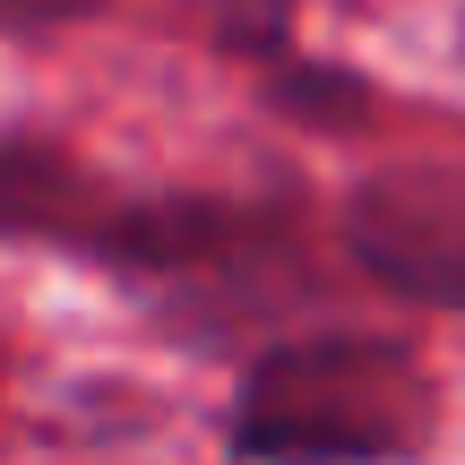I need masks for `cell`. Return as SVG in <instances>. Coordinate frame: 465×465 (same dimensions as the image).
<instances>
[{
  "instance_id": "cell-1",
  "label": "cell",
  "mask_w": 465,
  "mask_h": 465,
  "mask_svg": "<svg viewBox=\"0 0 465 465\" xmlns=\"http://www.w3.org/2000/svg\"><path fill=\"white\" fill-rule=\"evenodd\" d=\"M431 380L388 336H302L250 362L232 449L259 465H388L431 440Z\"/></svg>"
},
{
  "instance_id": "cell-2",
  "label": "cell",
  "mask_w": 465,
  "mask_h": 465,
  "mask_svg": "<svg viewBox=\"0 0 465 465\" xmlns=\"http://www.w3.org/2000/svg\"><path fill=\"white\" fill-rule=\"evenodd\" d=\"M345 232L388 293L465 311V164H380L353 190Z\"/></svg>"
},
{
  "instance_id": "cell-3",
  "label": "cell",
  "mask_w": 465,
  "mask_h": 465,
  "mask_svg": "<svg viewBox=\"0 0 465 465\" xmlns=\"http://www.w3.org/2000/svg\"><path fill=\"white\" fill-rule=\"evenodd\" d=\"M138 207L113 199L78 155L44 147V138H0V242H69V250H130Z\"/></svg>"
}]
</instances>
